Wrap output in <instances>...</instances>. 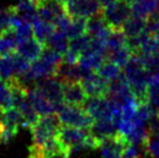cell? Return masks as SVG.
Returning <instances> with one entry per match:
<instances>
[{"mask_svg":"<svg viewBox=\"0 0 159 158\" xmlns=\"http://www.w3.org/2000/svg\"><path fill=\"white\" fill-rule=\"evenodd\" d=\"M158 1H159V0H158Z\"/></svg>","mask_w":159,"mask_h":158,"instance_id":"obj_32","label":"cell"},{"mask_svg":"<svg viewBox=\"0 0 159 158\" xmlns=\"http://www.w3.org/2000/svg\"><path fill=\"white\" fill-rule=\"evenodd\" d=\"M87 34V20L84 19H71V23L66 36L69 40L78 38Z\"/></svg>","mask_w":159,"mask_h":158,"instance_id":"obj_25","label":"cell"},{"mask_svg":"<svg viewBox=\"0 0 159 158\" xmlns=\"http://www.w3.org/2000/svg\"><path fill=\"white\" fill-rule=\"evenodd\" d=\"M57 115L62 126L74 127V128L84 129L88 131L90 130L94 122L92 117L81 106H73L65 104L64 107Z\"/></svg>","mask_w":159,"mask_h":158,"instance_id":"obj_4","label":"cell"},{"mask_svg":"<svg viewBox=\"0 0 159 158\" xmlns=\"http://www.w3.org/2000/svg\"><path fill=\"white\" fill-rule=\"evenodd\" d=\"M147 20L132 14L130 19L125 23L121 30L126 35L127 39H133L144 34L147 29Z\"/></svg>","mask_w":159,"mask_h":158,"instance_id":"obj_14","label":"cell"},{"mask_svg":"<svg viewBox=\"0 0 159 158\" xmlns=\"http://www.w3.org/2000/svg\"><path fill=\"white\" fill-rule=\"evenodd\" d=\"M11 108H13V103L9 82L0 79V115Z\"/></svg>","mask_w":159,"mask_h":158,"instance_id":"obj_24","label":"cell"},{"mask_svg":"<svg viewBox=\"0 0 159 158\" xmlns=\"http://www.w3.org/2000/svg\"><path fill=\"white\" fill-rule=\"evenodd\" d=\"M64 11L70 19H84L102 15L103 6L98 0H74L63 4Z\"/></svg>","mask_w":159,"mask_h":158,"instance_id":"obj_6","label":"cell"},{"mask_svg":"<svg viewBox=\"0 0 159 158\" xmlns=\"http://www.w3.org/2000/svg\"><path fill=\"white\" fill-rule=\"evenodd\" d=\"M61 126L62 124L57 114L40 117L37 124L30 129L33 135L32 144L42 147L48 141L57 137Z\"/></svg>","mask_w":159,"mask_h":158,"instance_id":"obj_3","label":"cell"},{"mask_svg":"<svg viewBox=\"0 0 159 158\" xmlns=\"http://www.w3.org/2000/svg\"><path fill=\"white\" fill-rule=\"evenodd\" d=\"M88 97H105L107 94L108 82L101 78L96 73H90L80 81Z\"/></svg>","mask_w":159,"mask_h":158,"instance_id":"obj_8","label":"cell"},{"mask_svg":"<svg viewBox=\"0 0 159 158\" xmlns=\"http://www.w3.org/2000/svg\"><path fill=\"white\" fill-rule=\"evenodd\" d=\"M133 52L129 48V46H126L124 48L119 49V50L113 51V52H109L106 54V60L115 63L116 65H118L119 67H126L127 64L130 62V60L133 56Z\"/></svg>","mask_w":159,"mask_h":158,"instance_id":"obj_22","label":"cell"},{"mask_svg":"<svg viewBox=\"0 0 159 158\" xmlns=\"http://www.w3.org/2000/svg\"><path fill=\"white\" fill-rule=\"evenodd\" d=\"M142 147L146 158H159V137L149 134Z\"/></svg>","mask_w":159,"mask_h":158,"instance_id":"obj_26","label":"cell"},{"mask_svg":"<svg viewBox=\"0 0 159 158\" xmlns=\"http://www.w3.org/2000/svg\"><path fill=\"white\" fill-rule=\"evenodd\" d=\"M128 46V39L121 29H111L108 37L106 39L107 53L119 50Z\"/></svg>","mask_w":159,"mask_h":158,"instance_id":"obj_21","label":"cell"},{"mask_svg":"<svg viewBox=\"0 0 159 158\" xmlns=\"http://www.w3.org/2000/svg\"><path fill=\"white\" fill-rule=\"evenodd\" d=\"M128 1H130V0H128Z\"/></svg>","mask_w":159,"mask_h":158,"instance_id":"obj_31","label":"cell"},{"mask_svg":"<svg viewBox=\"0 0 159 158\" xmlns=\"http://www.w3.org/2000/svg\"><path fill=\"white\" fill-rule=\"evenodd\" d=\"M54 32V25H52L49 22H46L44 20L40 19L39 16L36 20L35 23L33 24V37L42 44L46 43V41L49 39V37Z\"/></svg>","mask_w":159,"mask_h":158,"instance_id":"obj_16","label":"cell"},{"mask_svg":"<svg viewBox=\"0 0 159 158\" xmlns=\"http://www.w3.org/2000/svg\"><path fill=\"white\" fill-rule=\"evenodd\" d=\"M43 49H44V44L40 43L38 40H36L33 37V38L28 40L20 42L15 53H17L22 57L27 60L28 62L33 63V62L40 59Z\"/></svg>","mask_w":159,"mask_h":158,"instance_id":"obj_12","label":"cell"},{"mask_svg":"<svg viewBox=\"0 0 159 158\" xmlns=\"http://www.w3.org/2000/svg\"><path fill=\"white\" fill-rule=\"evenodd\" d=\"M132 14L148 21L159 14L158 0H130Z\"/></svg>","mask_w":159,"mask_h":158,"instance_id":"obj_10","label":"cell"},{"mask_svg":"<svg viewBox=\"0 0 159 158\" xmlns=\"http://www.w3.org/2000/svg\"><path fill=\"white\" fill-rule=\"evenodd\" d=\"M124 76L129 84L133 94L138 99L139 104L148 102L147 93L149 86V73L145 68L142 60L138 55H133L125 67Z\"/></svg>","mask_w":159,"mask_h":158,"instance_id":"obj_1","label":"cell"},{"mask_svg":"<svg viewBox=\"0 0 159 158\" xmlns=\"http://www.w3.org/2000/svg\"><path fill=\"white\" fill-rule=\"evenodd\" d=\"M14 54L15 53L0 55V79L4 81H10L16 78Z\"/></svg>","mask_w":159,"mask_h":158,"instance_id":"obj_18","label":"cell"},{"mask_svg":"<svg viewBox=\"0 0 159 158\" xmlns=\"http://www.w3.org/2000/svg\"><path fill=\"white\" fill-rule=\"evenodd\" d=\"M96 74L103 78L106 82L111 84L113 81H116L119 78H121L124 73L121 70V67H119L118 65H116L115 63L108 61V60H105V62L102 64L98 70L96 72Z\"/></svg>","mask_w":159,"mask_h":158,"instance_id":"obj_17","label":"cell"},{"mask_svg":"<svg viewBox=\"0 0 159 158\" xmlns=\"http://www.w3.org/2000/svg\"><path fill=\"white\" fill-rule=\"evenodd\" d=\"M88 100L80 81L63 84V101L67 105L84 106Z\"/></svg>","mask_w":159,"mask_h":158,"instance_id":"obj_9","label":"cell"},{"mask_svg":"<svg viewBox=\"0 0 159 158\" xmlns=\"http://www.w3.org/2000/svg\"><path fill=\"white\" fill-rule=\"evenodd\" d=\"M27 97L40 117L48 116V115H51V114H55L54 104L49 102L48 100L35 88V86L27 90Z\"/></svg>","mask_w":159,"mask_h":158,"instance_id":"obj_11","label":"cell"},{"mask_svg":"<svg viewBox=\"0 0 159 158\" xmlns=\"http://www.w3.org/2000/svg\"><path fill=\"white\" fill-rule=\"evenodd\" d=\"M19 111L21 112L22 117H23V119H24L23 128H27L30 130V129L38 122L40 116L38 115V113L36 112L35 108H34V106L30 102L28 97H27V100L20 106Z\"/></svg>","mask_w":159,"mask_h":158,"instance_id":"obj_20","label":"cell"},{"mask_svg":"<svg viewBox=\"0 0 159 158\" xmlns=\"http://www.w3.org/2000/svg\"><path fill=\"white\" fill-rule=\"evenodd\" d=\"M89 133L90 132L88 130H84V129L61 126L57 133V139L68 158L77 151L87 150L86 141L89 137Z\"/></svg>","mask_w":159,"mask_h":158,"instance_id":"obj_2","label":"cell"},{"mask_svg":"<svg viewBox=\"0 0 159 158\" xmlns=\"http://www.w3.org/2000/svg\"><path fill=\"white\" fill-rule=\"evenodd\" d=\"M69 46V39L67 38L66 34L57 30L49 37V39L46 41L44 47L50 48L52 50H55L57 52L61 53V54H65L68 50Z\"/></svg>","mask_w":159,"mask_h":158,"instance_id":"obj_19","label":"cell"},{"mask_svg":"<svg viewBox=\"0 0 159 158\" xmlns=\"http://www.w3.org/2000/svg\"><path fill=\"white\" fill-rule=\"evenodd\" d=\"M10 9L23 21L32 25L38 19V6L36 0H21L19 3L11 6Z\"/></svg>","mask_w":159,"mask_h":158,"instance_id":"obj_13","label":"cell"},{"mask_svg":"<svg viewBox=\"0 0 159 158\" xmlns=\"http://www.w3.org/2000/svg\"><path fill=\"white\" fill-rule=\"evenodd\" d=\"M157 115H158V116H159V108H158V110H157Z\"/></svg>","mask_w":159,"mask_h":158,"instance_id":"obj_30","label":"cell"},{"mask_svg":"<svg viewBox=\"0 0 159 158\" xmlns=\"http://www.w3.org/2000/svg\"><path fill=\"white\" fill-rule=\"evenodd\" d=\"M155 37H156V39L158 40V42H159V30L157 33H156V35H155Z\"/></svg>","mask_w":159,"mask_h":158,"instance_id":"obj_29","label":"cell"},{"mask_svg":"<svg viewBox=\"0 0 159 158\" xmlns=\"http://www.w3.org/2000/svg\"><path fill=\"white\" fill-rule=\"evenodd\" d=\"M90 44H91V37L88 34H86L84 36L78 37V38L69 40L68 50L80 57V55L84 54L86 51H88L90 49Z\"/></svg>","mask_w":159,"mask_h":158,"instance_id":"obj_23","label":"cell"},{"mask_svg":"<svg viewBox=\"0 0 159 158\" xmlns=\"http://www.w3.org/2000/svg\"><path fill=\"white\" fill-rule=\"evenodd\" d=\"M105 60H106L105 55L100 54V53L94 52V51L89 49L84 54L80 55L78 65L84 68V70H88V72L96 73L98 70V68L102 66V64L105 62Z\"/></svg>","mask_w":159,"mask_h":158,"instance_id":"obj_15","label":"cell"},{"mask_svg":"<svg viewBox=\"0 0 159 158\" xmlns=\"http://www.w3.org/2000/svg\"><path fill=\"white\" fill-rule=\"evenodd\" d=\"M35 88L52 104L63 103V82L57 78L41 79L36 82ZM55 108V107H54Z\"/></svg>","mask_w":159,"mask_h":158,"instance_id":"obj_7","label":"cell"},{"mask_svg":"<svg viewBox=\"0 0 159 158\" xmlns=\"http://www.w3.org/2000/svg\"><path fill=\"white\" fill-rule=\"evenodd\" d=\"M28 158H43L42 147L32 144L28 147Z\"/></svg>","mask_w":159,"mask_h":158,"instance_id":"obj_28","label":"cell"},{"mask_svg":"<svg viewBox=\"0 0 159 158\" xmlns=\"http://www.w3.org/2000/svg\"><path fill=\"white\" fill-rule=\"evenodd\" d=\"M103 17L111 29H121L132 15L131 4L128 0H117L103 8Z\"/></svg>","mask_w":159,"mask_h":158,"instance_id":"obj_5","label":"cell"},{"mask_svg":"<svg viewBox=\"0 0 159 158\" xmlns=\"http://www.w3.org/2000/svg\"><path fill=\"white\" fill-rule=\"evenodd\" d=\"M19 131L3 124L0 121V144H9Z\"/></svg>","mask_w":159,"mask_h":158,"instance_id":"obj_27","label":"cell"}]
</instances>
